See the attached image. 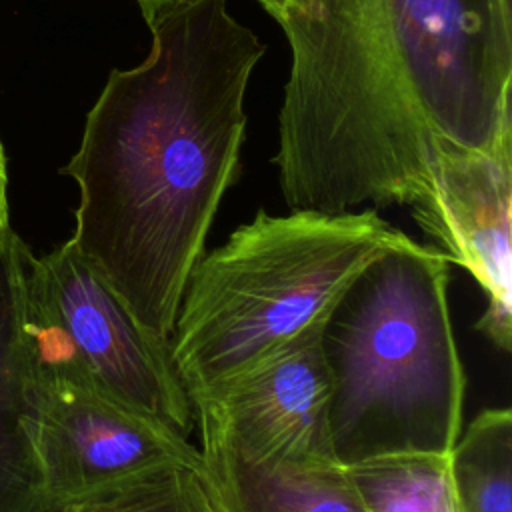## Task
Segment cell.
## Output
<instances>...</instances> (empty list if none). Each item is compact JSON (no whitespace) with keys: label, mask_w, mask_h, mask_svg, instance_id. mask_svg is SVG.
<instances>
[{"label":"cell","mask_w":512,"mask_h":512,"mask_svg":"<svg viewBox=\"0 0 512 512\" xmlns=\"http://www.w3.org/2000/svg\"><path fill=\"white\" fill-rule=\"evenodd\" d=\"M320 328L192 400L194 418L212 420L248 460L338 462Z\"/></svg>","instance_id":"ba28073f"},{"label":"cell","mask_w":512,"mask_h":512,"mask_svg":"<svg viewBox=\"0 0 512 512\" xmlns=\"http://www.w3.org/2000/svg\"><path fill=\"white\" fill-rule=\"evenodd\" d=\"M180 2H182V0H136L138 8H140V12H142V18H144V22H146L148 26L156 20V16H160L162 12L170 10L172 6L180 4Z\"/></svg>","instance_id":"9a60e30c"},{"label":"cell","mask_w":512,"mask_h":512,"mask_svg":"<svg viewBox=\"0 0 512 512\" xmlns=\"http://www.w3.org/2000/svg\"><path fill=\"white\" fill-rule=\"evenodd\" d=\"M30 248L14 232L0 256V512H46L32 414L24 278Z\"/></svg>","instance_id":"9c48e42d"},{"label":"cell","mask_w":512,"mask_h":512,"mask_svg":"<svg viewBox=\"0 0 512 512\" xmlns=\"http://www.w3.org/2000/svg\"><path fill=\"white\" fill-rule=\"evenodd\" d=\"M148 58L112 70L62 168L80 190L76 250L170 340L188 276L240 174L244 94L266 48L226 0H182L148 26Z\"/></svg>","instance_id":"7a4b0ae2"},{"label":"cell","mask_w":512,"mask_h":512,"mask_svg":"<svg viewBox=\"0 0 512 512\" xmlns=\"http://www.w3.org/2000/svg\"><path fill=\"white\" fill-rule=\"evenodd\" d=\"M448 264L438 248L404 236L352 278L324 318L320 346L338 464L452 452L466 378Z\"/></svg>","instance_id":"3957f363"},{"label":"cell","mask_w":512,"mask_h":512,"mask_svg":"<svg viewBox=\"0 0 512 512\" xmlns=\"http://www.w3.org/2000/svg\"><path fill=\"white\" fill-rule=\"evenodd\" d=\"M456 512H512V412L482 410L450 452Z\"/></svg>","instance_id":"8fae6325"},{"label":"cell","mask_w":512,"mask_h":512,"mask_svg":"<svg viewBox=\"0 0 512 512\" xmlns=\"http://www.w3.org/2000/svg\"><path fill=\"white\" fill-rule=\"evenodd\" d=\"M368 512H456L450 454H396L346 466Z\"/></svg>","instance_id":"7c38bea8"},{"label":"cell","mask_w":512,"mask_h":512,"mask_svg":"<svg viewBox=\"0 0 512 512\" xmlns=\"http://www.w3.org/2000/svg\"><path fill=\"white\" fill-rule=\"evenodd\" d=\"M12 236H14V230L10 224V204H8V168H6V156L0 144V256Z\"/></svg>","instance_id":"5bb4252c"},{"label":"cell","mask_w":512,"mask_h":512,"mask_svg":"<svg viewBox=\"0 0 512 512\" xmlns=\"http://www.w3.org/2000/svg\"><path fill=\"white\" fill-rule=\"evenodd\" d=\"M404 236L376 208L258 210L188 276L170 354L190 404L320 326L352 278Z\"/></svg>","instance_id":"277c9868"},{"label":"cell","mask_w":512,"mask_h":512,"mask_svg":"<svg viewBox=\"0 0 512 512\" xmlns=\"http://www.w3.org/2000/svg\"><path fill=\"white\" fill-rule=\"evenodd\" d=\"M30 394L42 482L52 502L152 470H204L200 448L186 434L34 352Z\"/></svg>","instance_id":"8992f818"},{"label":"cell","mask_w":512,"mask_h":512,"mask_svg":"<svg viewBox=\"0 0 512 512\" xmlns=\"http://www.w3.org/2000/svg\"><path fill=\"white\" fill-rule=\"evenodd\" d=\"M290 74L278 168L290 210L410 206L442 140L512 132L510 0H256Z\"/></svg>","instance_id":"6da1fadb"},{"label":"cell","mask_w":512,"mask_h":512,"mask_svg":"<svg viewBox=\"0 0 512 512\" xmlns=\"http://www.w3.org/2000/svg\"><path fill=\"white\" fill-rule=\"evenodd\" d=\"M24 298L38 360L78 374L182 434L194 428L170 340L148 330L70 240L42 256L30 250Z\"/></svg>","instance_id":"5b68a950"},{"label":"cell","mask_w":512,"mask_h":512,"mask_svg":"<svg viewBox=\"0 0 512 512\" xmlns=\"http://www.w3.org/2000/svg\"><path fill=\"white\" fill-rule=\"evenodd\" d=\"M202 478L218 512H368L338 462H256L238 454L218 426L196 416Z\"/></svg>","instance_id":"30bf717a"},{"label":"cell","mask_w":512,"mask_h":512,"mask_svg":"<svg viewBox=\"0 0 512 512\" xmlns=\"http://www.w3.org/2000/svg\"><path fill=\"white\" fill-rule=\"evenodd\" d=\"M412 218L440 252L468 270L486 296L476 328L500 350L512 342V132L492 148L442 140Z\"/></svg>","instance_id":"52a82bcc"},{"label":"cell","mask_w":512,"mask_h":512,"mask_svg":"<svg viewBox=\"0 0 512 512\" xmlns=\"http://www.w3.org/2000/svg\"><path fill=\"white\" fill-rule=\"evenodd\" d=\"M46 512H218L200 472L162 468L52 502Z\"/></svg>","instance_id":"4fadbf2b"}]
</instances>
